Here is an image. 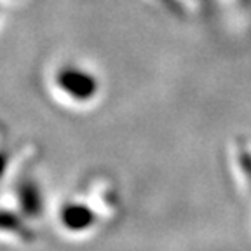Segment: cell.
<instances>
[{"label":"cell","instance_id":"cell-1","mask_svg":"<svg viewBox=\"0 0 251 251\" xmlns=\"http://www.w3.org/2000/svg\"><path fill=\"white\" fill-rule=\"evenodd\" d=\"M54 82L63 93L74 100H84L94 89L93 78L86 72H80L78 68L74 67L61 68L56 75Z\"/></svg>","mask_w":251,"mask_h":251},{"label":"cell","instance_id":"cell-2","mask_svg":"<svg viewBox=\"0 0 251 251\" xmlns=\"http://www.w3.org/2000/svg\"><path fill=\"white\" fill-rule=\"evenodd\" d=\"M61 222L68 230L80 232L93 225L94 215L89 208H86L82 204H67L61 211Z\"/></svg>","mask_w":251,"mask_h":251},{"label":"cell","instance_id":"cell-3","mask_svg":"<svg viewBox=\"0 0 251 251\" xmlns=\"http://www.w3.org/2000/svg\"><path fill=\"white\" fill-rule=\"evenodd\" d=\"M18 202L25 215L37 216L42 208V201H40L39 187L31 180H23V183L18 187Z\"/></svg>","mask_w":251,"mask_h":251},{"label":"cell","instance_id":"cell-4","mask_svg":"<svg viewBox=\"0 0 251 251\" xmlns=\"http://www.w3.org/2000/svg\"><path fill=\"white\" fill-rule=\"evenodd\" d=\"M0 232H9V234L20 235L21 239H30V230L21 224V220L9 211H0Z\"/></svg>","mask_w":251,"mask_h":251},{"label":"cell","instance_id":"cell-5","mask_svg":"<svg viewBox=\"0 0 251 251\" xmlns=\"http://www.w3.org/2000/svg\"><path fill=\"white\" fill-rule=\"evenodd\" d=\"M7 166H9V155H7V152H4V150L0 149V178L5 175Z\"/></svg>","mask_w":251,"mask_h":251}]
</instances>
